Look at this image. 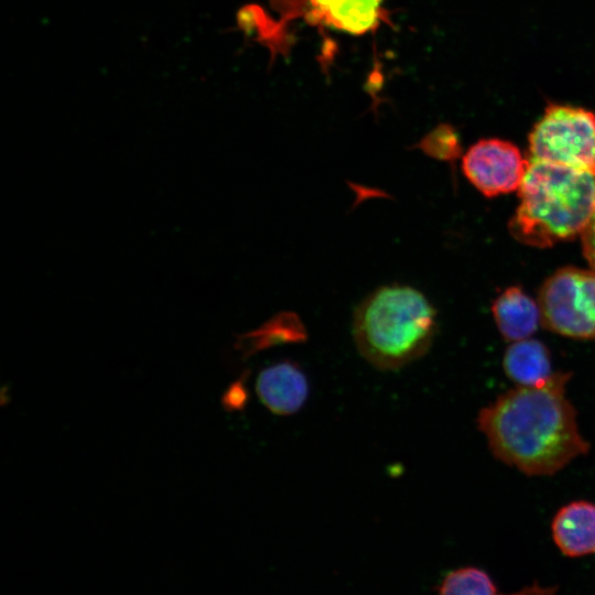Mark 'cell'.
Segmentation results:
<instances>
[{
	"instance_id": "cell-6",
	"label": "cell",
	"mask_w": 595,
	"mask_h": 595,
	"mask_svg": "<svg viewBox=\"0 0 595 595\" xmlns=\"http://www.w3.org/2000/svg\"><path fill=\"white\" fill-rule=\"evenodd\" d=\"M541 324L559 335L595 340V270L563 268L539 294Z\"/></svg>"
},
{
	"instance_id": "cell-8",
	"label": "cell",
	"mask_w": 595,
	"mask_h": 595,
	"mask_svg": "<svg viewBox=\"0 0 595 595\" xmlns=\"http://www.w3.org/2000/svg\"><path fill=\"white\" fill-rule=\"evenodd\" d=\"M260 401L272 413L290 415L307 399L309 383L304 372L292 361H281L263 369L257 379Z\"/></svg>"
},
{
	"instance_id": "cell-4",
	"label": "cell",
	"mask_w": 595,
	"mask_h": 595,
	"mask_svg": "<svg viewBox=\"0 0 595 595\" xmlns=\"http://www.w3.org/2000/svg\"><path fill=\"white\" fill-rule=\"evenodd\" d=\"M269 4L278 19H271L257 4H248L238 11L237 23L246 34H255L272 55L288 53L286 28L299 20L354 35L375 32L389 23L383 0H269Z\"/></svg>"
},
{
	"instance_id": "cell-3",
	"label": "cell",
	"mask_w": 595,
	"mask_h": 595,
	"mask_svg": "<svg viewBox=\"0 0 595 595\" xmlns=\"http://www.w3.org/2000/svg\"><path fill=\"white\" fill-rule=\"evenodd\" d=\"M511 235L534 247H550L582 234L595 213V175L528 159L518 188Z\"/></svg>"
},
{
	"instance_id": "cell-2",
	"label": "cell",
	"mask_w": 595,
	"mask_h": 595,
	"mask_svg": "<svg viewBox=\"0 0 595 595\" xmlns=\"http://www.w3.org/2000/svg\"><path fill=\"white\" fill-rule=\"evenodd\" d=\"M436 329V312L426 296L402 284L376 289L353 317L356 347L379 370H396L424 356Z\"/></svg>"
},
{
	"instance_id": "cell-13",
	"label": "cell",
	"mask_w": 595,
	"mask_h": 595,
	"mask_svg": "<svg viewBox=\"0 0 595 595\" xmlns=\"http://www.w3.org/2000/svg\"><path fill=\"white\" fill-rule=\"evenodd\" d=\"M413 148L432 159L452 162L461 152V142L453 127L443 123L426 133Z\"/></svg>"
},
{
	"instance_id": "cell-10",
	"label": "cell",
	"mask_w": 595,
	"mask_h": 595,
	"mask_svg": "<svg viewBox=\"0 0 595 595\" xmlns=\"http://www.w3.org/2000/svg\"><path fill=\"white\" fill-rule=\"evenodd\" d=\"M493 315L501 336L508 342L530 338L541 323V311L520 288L506 289L493 303Z\"/></svg>"
},
{
	"instance_id": "cell-5",
	"label": "cell",
	"mask_w": 595,
	"mask_h": 595,
	"mask_svg": "<svg viewBox=\"0 0 595 595\" xmlns=\"http://www.w3.org/2000/svg\"><path fill=\"white\" fill-rule=\"evenodd\" d=\"M529 160L595 175V115L563 105H549L529 134Z\"/></svg>"
},
{
	"instance_id": "cell-1",
	"label": "cell",
	"mask_w": 595,
	"mask_h": 595,
	"mask_svg": "<svg viewBox=\"0 0 595 595\" xmlns=\"http://www.w3.org/2000/svg\"><path fill=\"white\" fill-rule=\"evenodd\" d=\"M572 374L554 372L544 383L500 394L477 415L493 455L528 476H550L589 451L567 399Z\"/></svg>"
},
{
	"instance_id": "cell-7",
	"label": "cell",
	"mask_w": 595,
	"mask_h": 595,
	"mask_svg": "<svg viewBox=\"0 0 595 595\" xmlns=\"http://www.w3.org/2000/svg\"><path fill=\"white\" fill-rule=\"evenodd\" d=\"M528 165L519 149L499 139L473 144L462 161L468 181L484 195L496 196L519 188Z\"/></svg>"
},
{
	"instance_id": "cell-14",
	"label": "cell",
	"mask_w": 595,
	"mask_h": 595,
	"mask_svg": "<svg viewBox=\"0 0 595 595\" xmlns=\"http://www.w3.org/2000/svg\"><path fill=\"white\" fill-rule=\"evenodd\" d=\"M582 241L584 256L593 270H595V213L582 232Z\"/></svg>"
},
{
	"instance_id": "cell-12",
	"label": "cell",
	"mask_w": 595,
	"mask_h": 595,
	"mask_svg": "<svg viewBox=\"0 0 595 595\" xmlns=\"http://www.w3.org/2000/svg\"><path fill=\"white\" fill-rule=\"evenodd\" d=\"M439 595H497V591L485 571L462 567L450 572L443 578Z\"/></svg>"
},
{
	"instance_id": "cell-9",
	"label": "cell",
	"mask_w": 595,
	"mask_h": 595,
	"mask_svg": "<svg viewBox=\"0 0 595 595\" xmlns=\"http://www.w3.org/2000/svg\"><path fill=\"white\" fill-rule=\"evenodd\" d=\"M552 538L566 556L595 554V505L575 500L561 507L551 523Z\"/></svg>"
},
{
	"instance_id": "cell-15",
	"label": "cell",
	"mask_w": 595,
	"mask_h": 595,
	"mask_svg": "<svg viewBox=\"0 0 595 595\" xmlns=\"http://www.w3.org/2000/svg\"><path fill=\"white\" fill-rule=\"evenodd\" d=\"M245 387L239 382H235L230 386L223 398V403L229 410L239 409L246 402Z\"/></svg>"
},
{
	"instance_id": "cell-11",
	"label": "cell",
	"mask_w": 595,
	"mask_h": 595,
	"mask_svg": "<svg viewBox=\"0 0 595 595\" xmlns=\"http://www.w3.org/2000/svg\"><path fill=\"white\" fill-rule=\"evenodd\" d=\"M502 368L506 376L520 387L540 386L554 374L549 348L533 338L511 343L505 350Z\"/></svg>"
},
{
	"instance_id": "cell-16",
	"label": "cell",
	"mask_w": 595,
	"mask_h": 595,
	"mask_svg": "<svg viewBox=\"0 0 595 595\" xmlns=\"http://www.w3.org/2000/svg\"><path fill=\"white\" fill-rule=\"evenodd\" d=\"M507 595H556L555 587H544L538 584L527 586L519 592Z\"/></svg>"
}]
</instances>
